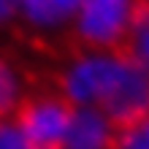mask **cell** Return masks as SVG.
Segmentation results:
<instances>
[{
	"label": "cell",
	"mask_w": 149,
	"mask_h": 149,
	"mask_svg": "<svg viewBox=\"0 0 149 149\" xmlns=\"http://www.w3.org/2000/svg\"><path fill=\"white\" fill-rule=\"evenodd\" d=\"M41 63L79 106H90L114 122L149 111V71L119 52H63Z\"/></svg>",
	"instance_id": "obj_1"
},
{
	"label": "cell",
	"mask_w": 149,
	"mask_h": 149,
	"mask_svg": "<svg viewBox=\"0 0 149 149\" xmlns=\"http://www.w3.org/2000/svg\"><path fill=\"white\" fill-rule=\"evenodd\" d=\"M133 6L136 0H81L65 33L63 52H119Z\"/></svg>",
	"instance_id": "obj_2"
},
{
	"label": "cell",
	"mask_w": 149,
	"mask_h": 149,
	"mask_svg": "<svg viewBox=\"0 0 149 149\" xmlns=\"http://www.w3.org/2000/svg\"><path fill=\"white\" fill-rule=\"evenodd\" d=\"M81 0H19V33L16 41L36 49L41 60H54L63 52Z\"/></svg>",
	"instance_id": "obj_3"
},
{
	"label": "cell",
	"mask_w": 149,
	"mask_h": 149,
	"mask_svg": "<svg viewBox=\"0 0 149 149\" xmlns=\"http://www.w3.org/2000/svg\"><path fill=\"white\" fill-rule=\"evenodd\" d=\"M117 122L90 106H76L63 149H111Z\"/></svg>",
	"instance_id": "obj_4"
},
{
	"label": "cell",
	"mask_w": 149,
	"mask_h": 149,
	"mask_svg": "<svg viewBox=\"0 0 149 149\" xmlns=\"http://www.w3.org/2000/svg\"><path fill=\"white\" fill-rule=\"evenodd\" d=\"M119 54L130 57L133 63H138L141 68L149 71V0H136L130 27H127Z\"/></svg>",
	"instance_id": "obj_5"
},
{
	"label": "cell",
	"mask_w": 149,
	"mask_h": 149,
	"mask_svg": "<svg viewBox=\"0 0 149 149\" xmlns=\"http://www.w3.org/2000/svg\"><path fill=\"white\" fill-rule=\"evenodd\" d=\"M111 149H149V111L117 122Z\"/></svg>",
	"instance_id": "obj_6"
},
{
	"label": "cell",
	"mask_w": 149,
	"mask_h": 149,
	"mask_svg": "<svg viewBox=\"0 0 149 149\" xmlns=\"http://www.w3.org/2000/svg\"><path fill=\"white\" fill-rule=\"evenodd\" d=\"M19 92H22L19 76H16L11 60L0 52V111H11L16 98H19Z\"/></svg>",
	"instance_id": "obj_7"
},
{
	"label": "cell",
	"mask_w": 149,
	"mask_h": 149,
	"mask_svg": "<svg viewBox=\"0 0 149 149\" xmlns=\"http://www.w3.org/2000/svg\"><path fill=\"white\" fill-rule=\"evenodd\" d=\"M0 149H27V141L16 127L11 111H0Z\"/></svg>",
	"instance_id": "obj_8"
},
{
	"label": "cell",
	"mask_w": 149,
	"mask_h": 149,
	"mask_svg": "<svg viewBox=\"0 0 149 149\" xmlns=\"http://www.w3.org/2000/svg\"><path fill=\"white\" fill-rule=\"evenodd\" d=\"M0 30L19 33V0H0Z\"/></svg>",
	"instance_id": "obj_9"
}]
</instances>
